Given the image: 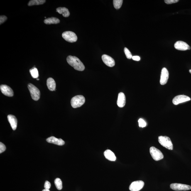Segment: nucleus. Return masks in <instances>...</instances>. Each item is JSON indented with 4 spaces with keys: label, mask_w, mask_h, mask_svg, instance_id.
Wrapping results in <instances>:
<instances>
[{
    "label": "nucleus",
    "mask_w": 191,
    "mask_h": 191,
    "mask_svg": "<svg viewBox=\"0 0 191 191\" xmlns=\"http://www.w3.org/2000/svg\"><path fill=\"white\" fill-rule=\"evenodd\" d=\"M30 72L32 77L33 78H38L39 76L38 70L35 67H33L32 68L30 69Z\"/></svg>",
    "instance_id": "22"
},
{
    "label": "nucleus",
    "mask_w": 191,
    "mask_h": 191,
    "mask_svg": "<svg viewBox=\"0 0 191 191\" xmlns=\"http://www.w3.org/2000/svg\"><path fill=\"white\" fill-rule=\"evenodd\" d=\"M158 141L161 146L169 150L173 149V145L171 140L168 137L160 136L159 137Z\"/></svg>",
    "instance_id": "3"
},
{
    "label": "nucleus",
    "mask_w": 191,
    "mask_h": 191,
    "mask_svg": "<svg viewBox=\"0 0 191 191\" xmlns=\"http://www.w3.org/2000/svg\"><path fill=\"white\" fill-rule=\"evenodd\" d=\"M55 184L57 189L58 190H61L62 188V183L60 179H56L55 180Z\"/></svg>",
    "instance_id": "24"
},
{
    "label": "nucleus",
    "mask_w": 191,
    "mask_h": 191,
    "mask_svg": "<svg viewBox=\"0 0 191 191\" xmlns=\"http://www.w3.org/2000/svg\"><path fill=\"white\" fill-rule=\"evenodd\" d=\"M132 59L133 60L136 61H139L141 60L140 57L139 56H133Z\"/></svg>",
    "instance_id": "31"
},
{
    "label": "nucleus",
    "mask_w": 191,
    "mask_h": 191,
    "mask_svg": "<svg viewBox=\"0 0 191 191\" xmlns=\"http://www.w3.org/2000/svg\"><path fill=\"white\" fill-rule=\"evenodd\" d=\"M67 61L69 65L73 67L75 70L82 71L85 70V66L78 57L72 56H69Z\"/></svg>",
    "instance_id": "1"
},
{
    "label": "nucleus",
    "mask_w": 191,
    "mask_h": 191,
    "mask_svg": "<svg viewBox=\"0 0 191 191\" xmlns=\"http://www.w3.org/2000/svg\"><path fill=\"white\" fill-rule=\"evenodd\" d=\"M113 1L114 8L116 9H119L121 7L123 1V0H114Z\"/></svg>",
    "instance_id": "23"
},
{
    "label": "nucleus",
    "mask_w": 191,
    "mask_h": 191,
    "mask_svg": "<svg viewBox=\"0 0 191 191\" xmlns=\"http://www.w3.org/2000/svg\"><path fill=\"white\" fill-rule=\"evenodd\" d=\"M117 105L120 108L124 107L126 104V97L123 92H120L118 94L117 102Z\"/></svg>",
    "instance_id": "15"
},
{
    "label": "nucleus",
    "mask_w": 191,
    "mask_h": 191,
    "mask_svg": "<svg viewBox=\"0 0 191 191\" xmlns=\"http://www.w3.org/2000/svg\"><path fill=\"white\" fill-rule=\"evenodd\" d=\"M37 80H39V78H37Z\"/></svg>",
    "instance_id": "34"
},
{
    "label": "nucleus",
    "mask_w": 191,
    "mask_h": 191,
    "mask_svg": "<svg viewBox=\"0 0 191 191\" xmlns=\"http://www.w3.org/2000/svg\"><path fill=\"white\" fill-rule=\"evenodd\" d=\"M6 150V147L4 144L0 143V153H2Z\"/></svg>",
    "instance_id": "27"
},
{
    "label": "nucleus",
    "mask_w": 191,
    "mask_h": 191,
    "mask_svg": "<svg viewBox=\"0 0 191 191\" xmlns=\"http://www.w3.org/2000/svg\"><path fill=\"white\" fill-rule=\"evenodd\" d=\"M85 97L82 95H79L74 96L71 100V104L73 108L80 107L83 105L85 102Z\"/></svg>",
    "instance_id": "2"
},
{
    "label": "nucleus",
    "mask_w": 191,
    "mask_h": 191,
    "mask_svg": "<svg viewBox=\"0 0 191 191\" xmlns=\"http://www.w3.org/2000/svg\"><path fill=\"white\" fill-rule=\"evenodd\" d=\"M0 89L1 92L5 95L8 97H12L13 95V90L9 86L6 85H1Z\"/></svg>",
    "instance_id": "12"
},
{
    "label": "nucleus",
    "mask_w": 191,
    "mask_h": 191,
    "mask_svg": "<svg viewBox=\"0 0 191 191\" xmlns=\"http://www.w3.org/2000/svg\"><path fill=\"white\" fill-rule=\"evenodd\" d=\"M46 2L45 0H31L29 2L28 5L29 6L43 4Z\"/></svg>",
    "instance_id": "21"
},
{
    "label": "nucleus",
    "mask_w": 191,
    "mask_h": 191,
    "mask_svg": "<svg viewBox=\"0 0 191 191\" xmlns=\"http://www.w3.org/2000/svg\"><path fill=\"white\" fill-rule=\"evenodd\" d=\"M102 58L103 62L108 66L113 67L115 65V62L114 59L109 55H103Z\"/></svg>",
    "instance_id": "13"
},
{
    "label": "nucleus",
    "mask_w": 191,
    "mask_h": 191,
    "mask_svg": "<svg viewBox=\"0 0 191 191\" xmlns=\"http://www.w3.org/2000/svg\"><path fill=\"white\" fill-rule=\"evenodd\" d=\"M179 1L178 0H165V2L167 4H173L176 3Z\"/></svg>",
    "instance_id": "28"
},
{
    "label": "nucleus",
    "mask_w": 191,
    "mask_h": 191,
    "mask_svg": "<svg viewBox=\"0 0 191 191\" xmlns=\"http://www.w3.org/2000/svg\"><path fill=\"white\" fill-rule=\"evenodd\" d=\"M60 23V20L55 17L47 18L44 20V23L47 25L56 24Z\"/></svg>",
    "instance_id": "20"
},
{
    "label": "nucleus",
    "mask_w": 191,
    "mask_h": 191,
    "mask_svg": "<svg viewBox=\"0 0 191 191\" xmlns=\"http://www.w3.org/2000/svg\"><path fill=\"white\" fill-rule=\"evenodd\" d=\"M42 191H50L49 189H44Z\"/></svg>",
    "instance_id": "32"
},
{
    "label": "nucleus",
    "mask_w": 191,
    "mask_h": 191,
    "mask_svg": "<svg viewBox=\"0 0 191 191\" xmlns=\"http://www.w3.org/2000/svg\"><path fill=\"white\" fill-rule=\"evenodd\" d=\"M8 121L12 128L13 130H15L16 129L18 125V121L16 118L12 115H9L8 116Z\"/></svg>",
    "instance_id": "16"
},
{
    "label": "nucleus",
    "mask_w": 191,
    "mask_h": 191,
    "mask_svg": "<svg viewBox=\"0 0 191 191\" xmlns=\"http://www.w3.org/2000/svg\"><path fill=\"white\" fill-rule=\"evenodd\" d=\"M170 187L172 190L175 191H187L191 189V186L180 183H172Z\"/></svg>",
    "instance_id": "7"
},
{
    "label": "nucleus",
    "mask_w": 191,
    "mask_h": 191,
    "mask_svg": "<svg viewBox=\"0 0 191 191\" xmlns=\"http://www.w3.org/2000/svg\"><path fill=\"white\" fill-rule=\"evenodd\" d=\"M28 87L30 92L32 99L33 100L37 101L39 99L40 96V91L38 88L33 84L30 83L28 84Z\"/></svg>",
    "instance_id": "4"
},
{
    "label": "nucleus",
    "mask_w": 191,
    "mask_h": 191,
    "mask_svg": "<svg viewBox=\"0 0 191 191\" xmlns=\"http://www.w3.org/2000/svg\"><path fill=\"white\" fill-rule=\"evenodd\" d=\"M62 37L66 41L74 43L77 41L78 38L75 34L71 31H66L62 33Z\"/></svg>",
    "instance_id": "6"
},
{
    "label": "nucleus",
    "mask_w": 191,
    "mask_h": 191,
    "mask_svg": "<svg viewBox=\"0 0 191 191\" xmlns=\"http://www.w3.org/2000/svg\"><path fill=\"white\" fill-rule=\"evenodd\" d=\"M174 47L175 49L179 50L185 51L190 49V47L187 43L182 41L177 42L175 43Z\"/></svg>",
    "instance_id": "10"
},
{
    "label": "nucleus",
    "mask_w": 191,
    "mask_h": 191,
    "mask_svg": "<svg viewBox=\"0 0 191 191\" xmlns=\"http://www.w3.org/2000/svg\"><path fill=\"white\" fill-rule=\"evenodd\" d=\"M124 51L127 58L129 59L132 58V55L130 51L127 48H124Z\"/></svg>",
    "instance_id": "25"
},
{
    "label": "nucleus",
    "mask_w": 191,
    "mask_h": 191,
    "mask_svg": "<svg viewBox=\"0 0 191 191\" xmlns=\"http://www.w3.org/2000/svg\"><path fill=\"white\" fill-rule=\"evenodd\" d=\"M189 72H190V73L191 74V70H189Z\"/></svg>",
    "instance_id": "33"
},
{
    "label": "nucleus",
    "mask_w": 191,
    "mask_h": 191,
    "mask_svg": "<svg viewBox=\"0 0 191 191\" xmlns=\"http://www.w3.org/2000/svg\"><path fill=\"white\" fill-rule=\"evenodd\" d=\"M104 155L107 159L111 161H115L116 160V157L114 154L110 150H106L104 152Z\"/></svg>",
    "instance_id": "17"
},
{
    "label": "nucleus",
    "mask_w": 191,
    "mask_h": 191,
    "mask_svg": "<svg viewBox=\"0 0 191 191\" xmlns=\"http://www.w3.org/2000/svg\"><path fill=\"white\" fill-rule=\"evenodd\" d=\"M169 77V73L166 68L162 69L160 77V83L161 85H164L167 83Z\"/></svg>",
    "instance_id": "11"
},
{
    "label": "nucleus",
    "mask_w": 191,
    "mask_h": 191,
    "mask_svg": "<svg viewBox=\"0 0 191 191\" xmlns=\"http://www.w3.org/2000/svg\"><path fill=\"white\" fill-rule=\"evenodd\" d=\"M150 153L152 158L155 161H158L162 160L164 158V155L160 150L154 147H152L150 148Z\"/></svg>",
    "instance_id": "5"
},
{
    "label": "nucleus",
    "mask_w": 191,
    "mask_h": 191,
    "mask_svg": "<svg viewBox=\"0 0 191 191\" xmlns=\"http://www.w3.org/2000/svg\"><path fill=\"white\" fill-rule=\"evenodd\" d=\"M7 19V18L6 16L2 15L0 16V24H2Z\"/></svg>",
    "instance_id": "29"
},
{
    "label": "nucleus",
    "mask_w": 191,
    "mask_h": 191,
    "mask_svg": "<svg viewBox=\"0 0 191 191\" xmlns=\"http://www.w3.org/2000/svg\"><path fill=\"white\" fill-rule=\"evenodd\" d=\"M190 98L188 96L185 95H180L175 96L172 100L173 104L177 105L181 103L190 100Z\"/></svg>",
    "instance_id": "9"
},
{
    "label": "nucleus",
    "mask_w": 191,
    "mask_h": 191,
    "mask_svg": "<svg viewBox=\"0 0 191 191\" xmlns=\"http://www.w3.org/2000/svg\"><path fill=\"white\" fill-rule=\"evenodd\" d=\"M56 11L60 14H62L64 17H68L70 15L68 9L65 7H59L56 9Z\"/></svg>",
    "instance_id": "19"
},
{
    "label": "nucleus",
    "mask_w": 191,
    "mask_h": 191,
    "mask_svg": "<svg viewBox=\"0 0 191 191\" xmlns=\"http://www.w3.org/2000/svg\"><path fill=\"white\" fill-rule=\"evenodd\" d=\"M144 183L143 181L138 180L132 183L129 187L131 191H139L143 188Z\"/></svg>",
    "instance_id": "8"
},
{
    "label": "nucleus",
    "mask_w": 191,
    "mask_h": 191,
    "mask_svg": "<svg viewBox=\"0 0 191 191\" xmlns=\"http://www.w3.org/2000/svg\"><path fill=\"white\" fill-rule=\"evenodd\" d=\"M47 86L50 91H55L56 84L54 80L51 78H48L47 80Z\"/></svg>",
    "instance_id": "18"
},
{
    "label": "nucleus",
    "mask_w": 191,
    "mask_h": 191,
    "mask_svg": "<svg viewBox=\"0 0 191 191\" xmlns=\"http://www.w3.org/2000/svg\"><path fill=\"white\" fill-rule=\"evenodd\" d=\"M46 141L48 143L54 144L58 146H63L65 144V141L61 138L58 139L54 136L50 137L47 138Z\"/></svg>",
    "instance_id": "14"
},
{
    "label": "nucleus",
    "mask_w": 191,
    "mask_h": 191,
    "mask_svg": "<svg viewBox=\"0 0 191 191\" xmlns=\"http://www.w3.org/2000/svg\"><path fill=\"white\" fill-rule=\"evenodd\" d=\"M139 123V126L140 127L144 128L147 125V124L144 120L142 119H140L138 121Z\"/></svg>",
    "instance_id": "26"
},
{
    "label": "nucleus",
    "mask_w": 191,
    "mask_h": 191,
    "mask_svg": "<svg viewBox=\"0 0 191 191\" xmlns=\"http://www.w3.org/2000/svg\"><path fill=\"white\" fill-rule=\"evenodd\" d=\"M51 183L48 181H46L45 182L44 187L45 189H49L51 187Z\"/></svg>",
    "instance_id": "30"
}]
</instances>
